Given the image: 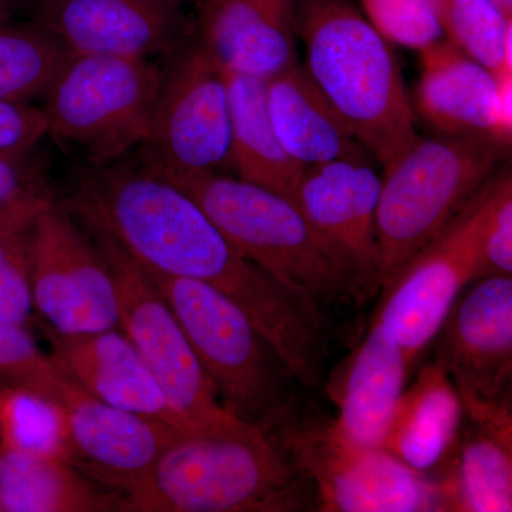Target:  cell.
<instances>
[{
  "mask_svg": "<svg viewBox=\"0 0 512 512\" xmlns=\"http://www.w3.org/2000/svg\"><path fill=\"white\" fill-rule=\"evenodd\" d=\"M64 208L160 274L211 286L237 303L296 382H322L325 318L318 303L239 254L187 192L141 161L90 167Z\"/></svg>",
  "mask_w": 512,
  "mask_h": 512,
  "instance_id": "6da1fadb",
  "label": "cell"
},
{
  "mask_svg": "<svg viewBox=\"0 0 512 512\" xmlns=\"http://www.w3.org/2000/svg\"><path fill=\"white\" fill-rule=\"evenodd\" d=\"M306 72L384 167L417 140L416 113L390 43L352 0H293Z\"/></svg>",
  "mask_w": 512,
  "mask_h": 512,
  "instance_id": "7a4b0ae2",
  "label": "cell"
},
{
  "mask_svg": "<svg viewBox=\"0 0 512 512\" xmlns=\"http://www.w3.org/2000/svg\"><path fill=\"white\" fill-rule=\"evenodd\" d=\"M305 480L262 427L241 421L175 441L124 495V511H298Z\"/></svg>",
  "mask_w": 512,
  "mask_h": 512,
  "instance_id": "3957f363",
  "label": "cell"
},
{
  "mask_svg": "<svg viewBox=\"0 0 512 512\" xmlns=\"http://www.w3.org/2000/svg\"><path fill=\"white\" fill-rule=\"evenodd\" d=\"M164 178L187 192L239 254L279 284L319 306L355 299L338 258L291 198L220 173Z\"/></svg>",
  "mask_w": 512,
  "mask_h": 512,
  "instance_id": "277c9868",
  "label": "cell"
},
{
  "mask_svg": "<svg viewBox=\"0 0 512 512\" xmlns=\"http://www.w3.org/2000/svg\"><path fill=\"white\" fill-rule=\"evenodd\" d=\"M500 144L437 134L417 138L384 167L376 212L382 291L493 177Z\"/></svg>",
  "mask_w": 512,
  "mask_h": 512,
  "instance_id": "5b68a950",
  "label": "cell"
},
{
  "mask_svg": "<svg viewBox=\"0 0 512 512\" xmlns=\"http://www.w3.org/2000/svg\"><path fill=\"white\" fill-rule=\"evenodd\" d=\"M141 269L180 322L221 406L264 430L284 419L292 377L247 313L202 282Z\"/></svg>",
  "mask_w": 512,
  "mask_h": 512,
  "instance_id": "8992f818",
  "label": "cell"
},
{
  "mask_svg": "<svg viewBox=\"0 0 512 512\" xmlns=\"http://www.w3.org/2000/svg\"><path fill=\"white\" fill-rule=\"evenodd\" d=\"M161 79L153 59L72 55L42 99L49 134L92 167L117 163L146 141Z\"/></svg>",
  "mask_w": 512,
  "mask_h": 512,
  "instance_id": "52a82bcc",
  "label": "cell"
},
{
  "mask_svg": "<svg viewBox=\"0 0 512 512\" xmlns=\"http://www.w3.org/2000/svg\"><path fill=\"white\" fill-rule=\"evenodd\" d=\"M265 431L315 484L320 511H454L447 481L433 483L382 447L350 443L333 424L295 426L284 417Z\"/></svg>",
  "mask_w": 512,
  "mask_h": 512,
  "instance_id": "ba28073f",
  "label": "cell"
},
{
  "mask_svg": "<svg viewBox=\"0 0 512 512\" xmlns=\"http://www.w3.org/2000/svg\"><path fill=\"white\" fill-rule=\"evenodd\" d=\"M92 234L116 285L119 326L156 376L185 427L191 433H202L241 423L221 406L180 322L136 259L106 234Z\"/></svg>",
  "mask_w": 512,
  "mask_h": 512,
  "instance_id": "9c48e42d",
  "label": "cell"
},
{
  "mask_svg": "<svg viewBox=\"0 0 512 512\" xmlns=\"http://www.w3.org/2000/svg\"><path fill=\"white\" fill-rule=\"evenodd\" d=\"M163 69L143 163L154 173H218L231 165L227 70L195 36Z\"/></svg>",
  "mask_w": 512,
  "mask_h": 512,
  "instance_id": "30bf717a",
  "label": "cell"
},
{
  "mask_svg": "<svg viewBox=\"0 0 512 512\" xmlns=\"http://www.w3.org/2000/svg\"><path fill=\"white\" fill-rule=\"evenodd\" d=\"M33 308L60 335H86L120 325L109 265L94 241L55 201L33 220L29 235Z\"/></svg>",
  "mask_w": 512,
  "mask_h": 512,
  "instance_id": "8fae6325",
  "label": "cell"
},
{
  "mask_svg": "<svg viewBox=\"0 0 512 512\" xmlns=\"http://www.w3.org/2000/svg\"><path fill=\"white\" fill-rule=\"evenodd\" d=\"M481 191L383 289L375 318L393 333L410 367L437 338L463 289L480 279Z\"/></svg>",
  "mask_w": 512,
  "mask_h": 512,
  "instance_id": "7c38bea8",
  "label": "cell"
},
{
  "mask_svg": "<svg viewBox=\"0 0 512 512\" xmlns=\"http://www.w3.org/2000/svg\"><path fill=\"white\" fill-rule=\"evenodd\" d=\"M46 400L62 414L69 463L123 498L175 441L188 436L163 421L101 402L63 372Z\"/></svg>",
  "mask_w": 512,
  "mask_h": 512,
  "instance_id": "4fadbf2b",
  "label": "cell"
},
{
  "mask_svg": "<svg viewBox=\"0 0 512 512\" xmlns=\"http://www.w3.org/2000/svg\"><path fill=\"white\" fill-rule=\"evenodd\" d=\"M33 20L73 55L168 59L197 36L187 0H37Z\"/></svg>",
  "mask_w": 512,
  "mask_h": 512,
  "instance_id": "5bb4252c",
  "label": "cell"
},
{
  "mask_svg": "<svg viewBox=\"0 0 512 512\" xmlns=\"http://www.w3.org/2000/svg\"><path fill=\"white\" fill-rule=\"evenodd\" d=\"M382 177L367 160H336L308 168L293 202L332 249L356 302L382 291L376 212Z\"/></svg>",
  "mask_w": 512,
  "mask_h": 512,
  "instance_id": "9a60e30c",
  "label": "cell"
},
{
  "mask_svg": "<svg viewBox=\"0 0 512 512\" xmlns=\"http://www.w3.org/2000/svg\"><path fill=\"white\" fill-rule=\"evenodd\" d=\"M440 332L436 360L456 384L461 402H510L511 276L477 279L451 306Z\"/></svg>",
  "mask_w": 512,
  "mask_h": 512,
  "instance_id": "2e32d148",
  "label": "cell"
},
{
  "mask_svg": "<svg viewBox=\"0 0 512 512\" xmlns=\"http://www.w3.org/2000/svg\"><path fill=\"white\" fill-rule=\"evenodd\" d=\"M417 111L437 133L511 141V73L495 74L447 40L421 50Z\"/></svg>",
  "mask_w": 512,
  "mask_h": 512,
  "instance_id": "e0dca14e",
  "label": "cell"
},
{
  "mask_svg": "<svg viewBox=\"0 0 512 512\" xmlns=\"http://www.w3.org/2000/svg\"><path fill=\"white\" fill-rule=\"evenodd\" d=\"M43 333L52 346L50 359L87 393L117 409L194 434L171 409L156 376L126 333L109 329L60 335L47 325Z\"/></svg>",
  "mask_w": 512,
  "mask_h": 512,
  "instance_id": "ac0fdd59",
  "label": "cell"
},
{
  "mask_svg": "<svg viewBox=\"0 0 512 512\" xmlns=\"http://www.w3.org/2000/svg\"><path fill=\"white\" fill-rule=\"evenodd\" d=\"M198 39L227 72L269 80L296 62L293 0H187Z\"/></svg>",
  "mask_w": 512,
  "mask_h": 512,
  "instance_id": "d6986e66",
  "label": "cell"
},
{
  "mask_svg": "<svg viewBox=\"0 0 512 512\" xmlns=\"http://www.w3.org/2000/svg\"><path fill=\"white\" fill-rule=\"evenodd\" d=\"M269 116L279 141L301 167L336 160H367L346 121L298 62L266 80Z\"/></svg>",
  "mask_w": 512,
  "mask_h": 512,
  "instance_id": "ffe728a7",
  "label": "cell"
},
{
  "mask_svg": "<svg viewBox=\"0 0 512 512\" xmlns=\"http://www.w3.org/2000/svg\"><path fill=\"white\" fill-rule=\"evenodd\" d=\"M409 370L393 333L379 319H373L372 329L350 360L333 427L357 446L382 447Z\"/></svg>",
  "mask_w": 512,
  "mask_h": 512,
  "instance_id": "44dd1931",
  "label": "cell"
},
{
  "mask_svg": "<svg viewBox=\"0 0 512 512\" xmlns=\"http://www.w3.org/2000/svg\"><path fill=\"white\" fill-rule=\"evenodd\" d=\"M464 409L444 366L423 367L394 407L382 448L414 470L436 466L456 440Z\"/></svg>",
  "mask_w": 512,
  "mask_h": 512,
  "instance_id": "7402d4cb",
  "label": "cell"
},
{
  "mask_svg": "<svg viewBox=\"0 0 512 512\" xmlns=\"http://www.w3.org/2000/svg\"><path fill=\"white\" fill-rule=\"evenodd\" d=\"M94 483L62 457L0 446L2 511H124L123 495Z\"/></svg>",
  "mask_w": 512,
  "mask_h": 512,
  "instance_id": "603a6c76",
  "label": "cell"
},
{
  "mask_svg": "<svg viewBox=\"0 0 512 512\" xmlns=\"http://www.w3.org/2000/svg\"><path fill=\"white\" fill-rule=\"evenodd\" d=\"M231 107V167L237 177L295 198L305 168L276 136L266 100V80L227 72Z\"/></svg>",
  "mask_w": 512,
  "mask_h": 512,
  "instance_id": "cb8c5ba5",
  "label": "cell"
},
{
  "mask_svg": "<svg viewBox=\"0 0 512 512\" xmlns=\"http://www.w3.org/2000/svg\"><path fill=\"white\" fill-rule=\"evenodd\" d=\"M457 473L450 478L454 511H512V417L473 421Z\"/></svg>",
  "mask_w": 512,
  "mask_h": 512,
  "instance_id": "d4e9b609",
  "label": "cell"
},
{
  "mask_svg": "<svg viewBox=\"0 0 512 512\" xmlns=\"http://www.w3.org/2000/svg\"><path fill=\"white\" fill-rule=\"evenodd\" d=\"M73 53L36 23H10L0 8V100L32 103L43 99Z\"/></svg>",
  "mask_w": 512,
  "mask_h": 512,
  "instance_id": "484cf974",
  "label": "cell"
},
{
  "mask_svg": "<svg viewBox=\"0 0 512 512\" xmlns=\"http://www.w3.org/2000/svg\"><path fill=\"white\" fill-rule=\"evenodd\" d=\"M511 22L491 0H441L447 42L495 74L511 73Z\"/></svg>",
  "mask_w": 512,
  "mask_h": 512,
  "instance_id": "4316f807",
  "label": "cell"
},
{
  "mask_svg": "<svg viewBox=\"0 0 512 512\" xmlns=\"http://www.w3.org/2000/svg\"><path fill=\"white\" fill-rule=\"evenodd\" d=\"M50 201L52 197L30 198L0 208V322L25 326L32 315L30 228Z\"/></svg>",
  "mask_w": 512,
  "mask_h": 512,
  "instance_id": "83f0119b",
  "label": "cell"
},
{
  "mask_svg": "<svg viewBox=\"0 0 512 512\" xmlns=\"http://www.w3.org/2000/svg\"><path fill=\"white\" fill-rule=\"evenodd\" d=\"M0 436L3 446L69 461L62 414L28 390L12 387L0 393Z\"/></svg>",
  "mask_w": 512,
  "mask_h": 512,
  "instance_id": "f1b7e54d",
  "label": "cell"
},
{
  "mask_svg": "<svg viewBox=\"0 0 512 512\" xmlns=\"http://www.w3.org/2000/svg\"><path fill=\"white\" fill-rule=\"evenodd\" d=\"M362 8L389 43L421 52L444 39L441 0H362Z\"/></svg>",
  "mask_w": 512,
  "mask_h": 512,
  "instance_id": "f546056e",
  "label": "cell"
},
{
  "mask_svg": "<svg viewBox=\"0 0 512 512\" xmlns=\"http://www.w3.org/2000/svg\"><path fill=\"white\" fill-rule=\"evenodd\" d=\"M480 279L512 275V177L493 175L481 191Z\"/></svg>",
  "mask_w": 512,
  "mask_h": 512,
  "instance_id": "4dcf8cb0",
  "label": "cell"
},
{
  "mask_svg": "<svg viewBox=\"0 0 512 512\" xmlns=\"http://www.w3.org/2000/svg\"><path fill=\"white\" fill-rule=\"evenodd\" d=\"M50 357L37 348L35 339L20 325L0 322V377L15 389L46 397L59 379Z\"/></svg>",
  "mask_w": 512,
  "mask_h": 512,
  "instance_id": "1f68e13d",
  "label": "cell"
},
{
  "mask_svg": "<svg viewBox=\"0 0 512 512\" xmlns=\"http://www.w3.org/2000/svg\"><path fill=\"white\" fill-rule=\"evenodd\" d=\"M47 134L40 107L0 100V154L29 156Z\"/></svg>",
  "mask_w": 512,
  "mask_h": 512,
  "instance_id": "d6a6232c",
  "label": "cell"
},
{
  "mask_svg": "<svg viewBox=\"0 0 512 512\" xmlns=\"http://www.w3.org/2000/svg\"><path fill=\"white\" fill-rule=\"evenodd\" d=\"M29 156L0 154V208L30 198L52 197Z\"/></svg>",
  "mask_w": 512,
  "mask_h": 512,
  "instance_id": "836d02e7",
  "label": "cell"
},
{
  "mask_svg": "<svg viewBox=\"0 0 512 512\" xmlns=\"http://www.w3.org/2000/svg\"><path fill=\"white\" fill-rule=\"evenodd\" d=\"M491 2H494L495 5L498 6L505 15L510 16L512 18V0H491Z\"/></svg>",
  "mask_w": 512,
  "mask_h": 512,
  "instance_id": "e575fe53",
  "label": "cell"
},
{
  "mask_svg": "<svg viewBox=\"0 0 512 512\" xmlns=\"http://www.w3.org/2000/svg\"><path fill=\"white\" fill-rule=\"evenodd\" d=\"M10 0H0V5H8Z\"/></svg>",
  "mask_w": 512,
  "mask_h": 512,
  "instance_id": "d590c367",
  "label": "cell"
},
{
  "mask_svg": "<svg viewBox=\"0 0 512 512\" xmlns=\"http://www.w3.org/2000/svg\"><path fill=\"white\" fill-rule=\"evenodd\" d=\"M2 6H5V5H0V8H2Z\"/></svg>",
  "mask_w": 512,
  "mask_h": 512,
  "instance_id": "8d00e7d4",
  "label": "cell"
},
{
  "mask_svg": "<svg viewBox=\"0 0 512 512\" xmlns=\"http://www.w3.org/2000/svg\"><path fill=\"white\" fill-rule=\"evenodd\" d=\"M0 511H2V510H0Z\"/></svg>",
  "mask_w": 512,
  "mask_h": 512,
  "instance_id": "74e56055",
  "label": "cell"
}]
</instances>
